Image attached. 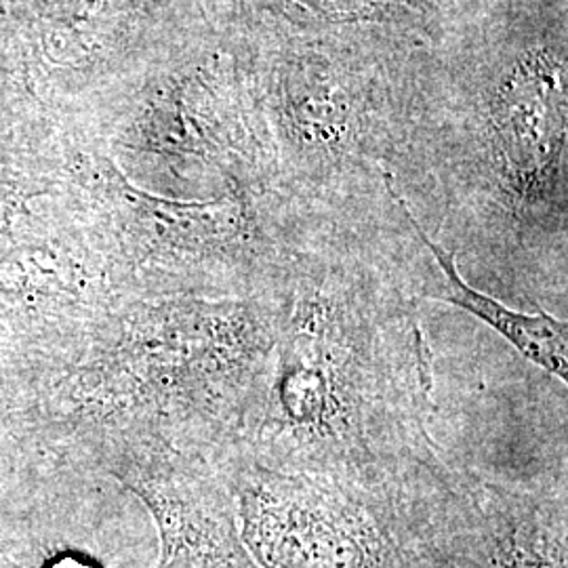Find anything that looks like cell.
Instances as JSON below:
<instances>
[{
	"mask_svg": "<svg viewBox=\"0 0 568 568\" xmlns=\"http://www.w3.org/2000/svg\"><path fill=\"white\" fill-rule=\"evenodd\" d=\"M426 262L358 217L295 215L278 335L244 453L270 469L394 497L440 455L419 316Z\"/></svg>",
	"mask_w": 568,
	"mask_h": 568,
	"instance_id": "6da1fadb",
	"label": "cell"
},
{
	"mask_svg": "<svg viewBox=\"0 0 568 568\" xmlns=\"http://www.w3.org/2000/svg\"><path fill=\"white\" fill-rule=\"evenodd\" d=\"M417 568H568L567 478L518 487L440 455L394 497Z\"/></svg>",
	"mask_w": 568,
	"mask_h": 568,
	"instance_id": "7a4b0ae2",
	"label": "cell"
},
{
	"mask_svg": "<svg viewBox=\"0 0 568 568\" xmlns=\"http://www.w3.org/2000/svg\"><path fill=\"white\" fill-rule=\"evenodd\" d=\"M227 483L244 548L262 568H417L386 497L270 469L244 450Z\"/></svg>",
	"mask_w": 568,
	"mask_h": 568,
	"instance_id": "3957f363",
	"label": "cell"
},
{
	"mask_svg": "<svg viewBox=\"0 0 568 568\" xmlns=\"http://www.w3.org/2000/svg\"><path fill=\"white\" fill-rule=\"evenodd\" d=\"M161 528L156 568H262L244 548L227 464H192L148 487Z\"/></svg>",
	"mask_w": 568,
	"mask_h": 568,
	"instance_id": "277c9868",
	"label": "cell"
},
{
	"mask_svg": "<svg viewBox=\"0 0 568 568\" xmlns=\"http://www.w3.org/2000/svg\"><path fill=\"white\" fill-rule=\"evenodd\" d=\"M384 190L387 199L403 209V213L413 225L415 234L429 253V267L424 281L422 300H434L443 304L455 305L490 326L501 335L530 365L546 371L567 384L568 379V325L567 321L548 312H527L488 295L485 291L471 286L462 270L457 267V257L445 244L436 243L419 220L413 215L405 199L398 194L392 182V173H384Z\"/></svg>",
	"mask_w": 568,
	"mask_h": 568,
	"instance_id": "5b68a950",
	"label": "cell"
},
{
	"mask_svg": "<svg viewBox=\"0 0 568 568\" xmlns=\"http://www.w3.org/2000/svg\"><path fill=\"white\" fill-rule=\"evenodd\" d=\"M326 21H394L413 9V0H293Z\"/></svg>",
	"mask_w": 568,
	"mask_h": 568,
	"instance_id": "8992f818",
	"label": "cell"
},
{
	"mask_svg": "<svg viewBox=\"0 0 568 568\" xmlns=\"http://www.w3.org/2000/svg\"><path fill=\"white\" fill-rule=\"evenodd\" d=\"M47 568H100L95 562L81 558V556H61L60 560H55L53 565Z\"/></svg>",
	"mask_w": 568,
	"mask_h": 568,
	"instance_id": "52a82bcc",
	"label": "cell"
}]
</instances>
